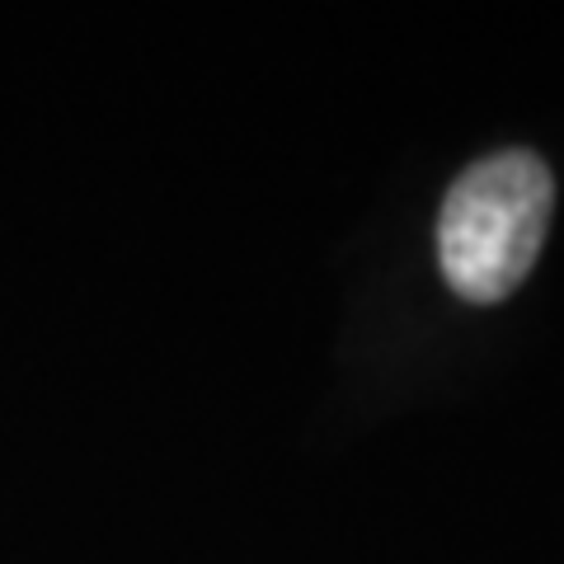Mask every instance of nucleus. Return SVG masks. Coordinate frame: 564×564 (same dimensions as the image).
Instances as JSON below:
<instances>
[{
    "instance_id": "1",
    "label": "nucleus",
    "mask_w": 564,
    "mask_h": 564,
    "mask_svg": "<svg viewBox=\"0 0 564 564\" xmlns=\"http://www.w3.org/2000/svg\"><path fill=\"white\" fill-rule=\"evenodd\" d=\"M555 180L536 151H499L475 161L452 184L437 217V254L456 296L466 302H503L551 231Z\"/></svg>"
}]
</instances>
